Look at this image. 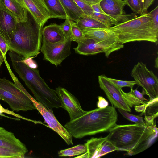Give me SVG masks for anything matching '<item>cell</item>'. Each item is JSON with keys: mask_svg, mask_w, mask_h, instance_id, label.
Listing matches in <instances>:
<instances>
[{"mask_svg": "<svg viewBox=\"0 0 158 158\" xmlns=\"http://www.w3.org/2000/svg\"><path fill=\"white\" fill-rule=\"evenodd\" d=\"M127 5L135 13L140 15L141 9L139 0H126Z\"/></svg>", "mask_w": 158, "mask_h": 158, "instance_id": "obj_35", "label": "cell"}, {"mask_svg": "<svg viewBox=\"0 0 158 158\" xmlns=\"http://www.w3.org/2000/svg\"><path fill=\"white\" fill-rule=\"evenodd\" d=\"M106 137L118 151H126L127 154L134 155L150 147L158 136L156 124H116Z\"/></svg>", "mask_w": 158, "mask_h": 158, "instance_id": "obj_1", "label": "cell"}, {"mask_svg": "<svg viewBox=\"0 0 158 158\" xmlns=\"http://www.w3.org/2000/svg\"><path fill=\"white\" fill-rule=\"evenodd\" d=\"M111 28L116 34L118 42L123 44L140 41L157 43L158 26L155 24L149 13L136 16Z\"/></svg>", "mask_w": 158, "mask_h": 158, "instance_id": "obj_5", "label": "cell"}, {"mask_svg": "<svg viewBox=\"0 0 158 158\" xmlns=\"http://www.w3.org/2000/svg\"><path fill=\"white\" fill-rule=\"evenodd\" d=\"M76 23L81 29L109 27L99 21L85 14Z\"/></svg>", "mask_w": 158, "mask_h": 158, "instance_id": "obj_26", "label": "cell"}, {"mask_svg": "<svg viewBox=\"0 0 158 158\" xmlns=\"http://www.w3.org/2000/svg\"><path fill=\"white\" fill-rule=\"evenodd\" d=\"M91 6L94 12L92 15L88 16L99 21L109 27L119 24L116 20L106 14L102 10L99 3L94 4Z\"/></svg>", "mask_w": 158, "mask_h": 158, "instance_id": "obj_24", "label": "cell"}, {"mask_svg": "<svg viewBox=\"0 0 158 158\" xmlns=\"http://www.w3.org/2000/svg\"><path fill=\"white\" fill-rule=\"evenodd\" d=\"M71 28V41L78 42L85 36L82 30L77 25L76 22L70 19Z\"/></svg>", "mask_w": 158, "mask_h": 158, "instance_id": "obj_29", "label": "cell"}, {"mask_svg": "<svg viewBox=\"0 0 158 158\" xmlns=\"http://www.w3.org/2000/svg\"><path fill=\"white\" fill-rule=\"evenodd\" d=\"M139 1L140 3L142 12L143 7L145 0H139Z\"/></svg>", "mask_w": 158, "mask_h": 158, "instance_id": "obj_45", "label": "cell"}, {"mask_svg": "<svg viewBox=\"0 0 158 158\" xmlns=\"http://www.w3.org/2000/svg\"><path fill=\"white\" fill-rule=\"evenodd\" d=\"M98 100L97 102V106L98 108H105L108 106V102L102 96H98Z\"/></svg>", "mask_w": 158, "mask_h": 158, "instance_id": "obj_38", "label": "cell"}, {"mask_svg": "<svg viewBox=\"0 0 158 158\" xmlns=\"http://www.w3.org/2000/svg\"><path fill=\"white\" fill-rule=\"evenodd\" d=\"M0 116L14 119L17 121H20V119L27 121L32 122L35 123H40L41 122L38 121H34L25 118L22 116L16 114L13 111H10L8 109L4 108L0 103Z\"/></svg>", "mask_w": 158, "mask_h": 158, "instance_id": "obj_28", "label": "cell"}, {"mask_svg": "<svg viewBox=\"0 0 158 158\" xmlns=\"http://www.w3.org/2000/svg\"><path fill=\"white\" fill-rule=\"evenodd\" d=\"M50 14V18L65 19L66 14L59 0H42Z\"/></svg>", "mask_w": 158, "mask_h": 158, "instance_id": "obj_23", "label": "cell"}, {"mask_svg": "<svg viewBox=\"0 0 158 158\" xmlns=\"http://www.w3.org/2000/svg\"><path fill=\"white\" fill-rule=\"evenodd\" d=\"M24 156L18 152L0 147V158H23Z\"/></svg>", "mask_w": 158, "mask_h": 158, "instance_id": "obj_31", "label": "cell"}, {"mask_svg": "<svg viewBox=\"0 0 158 158\" xmlns=\"http://www.w3.org/2000/svg\"><path fill=\"white\" fill-rule=\"evenodd\" d=\"M158 57H157L155 60V67L158 68Z\"/></svg>", "mask_w": 158, "mask_h": 158, "instance_id": "obj_46", "label": "cell"}, {"mask_svg": "<svg viewBox=\"0 0 158 158\" xmlns=\"http://www.w3.org/2000/svg\"><path fill=\"white\" fill-rule=\"evenodd\" d=\"M73 0L85 15H90L92 14L94 11L91 5L86 3L82 0Z\"/></svg>", "mask_w": 158, "mask_h": 158, "instance_id": "obj_34", "label": "cell"}, {"mask_svg": "<svg viewBox=\"0 0 158 158\" xmlns=\"http://www.w3.org/2000/svg\"><path fill=\"white\" fill-rule=\"evenodd\" d=\"M0 147L18 152L24 155L28 150L25 145L14 133L0 127Z\"/></svg>", "mask_w": 158, "mask_h": 158, "instance_id": "obj_16", "label": "cell"}, {"mask_svg": "<svg viewBox=\"0 0 158 158\" xmlns=\"http://www.w3.org/2000/svg\"><path fill=\"white\" fill-rule=\"evenodd\" d=\"M0 5L3 6L18 22L26 19L28 10L17 0H0Z\"/></svg>", "mask_w": 158, "mask_h": 158, "instance_id": "obj_19", "label": "cell"}, {"mask_svg": "<svg viewBox=\"0 0 158 158\" xmlns=\"http://www.w3.org/2000/svg\"><path fill=\"white\" fill-rule=\"evenodd\" d=\"M8 54L13 69L32 92L34 98L48 109L60 108V103L55 90L48 85L39 70L28 66L24 59L15 52L10 51Z\"/></svg>", "mask_w": 158, "mask_h": 158, "instance_id": "obj_3", "label": "cell"}, {"mask_svg": "<svg viewBox=\"0 0 158 158\" xmlns=\"http://www.w3.org/2000/svg\"><path fill=\"white\" fill-rule=\"evenodd\" d=\"M118 110L121 114L128 120L134 122L136 124L143 125L146 124L143 117L131 114L122 109H118Z\"/></svg>", "mask_w": 158, "mask_h": 158, "instance_id": "obj_30", "label": "cell"}, {"mask_svg": "<svg viewBox=\"0 0 158 158\" xmlns=\"http://www.w3.org/2000/svg\"><path fill=\"white\" fill-rule=\"evenodd\" d=\"M108 4L110 5L117 9L123 11V8L126 5V0H103Z\"/></svg>", "mask_w": 158, "mask_h": 158, "instance_id": "obj_36", "label": "cell"}, {"mask_svg": "<svg viewBox=\"0 0 158 158\" xmlns=\"http://www.w3.org/2000/svg\"><path fill=\"white\" fill-rule=\"evenodd\" d=\"M1 116H0V119H1Z\"/></svg>", "mask_w": 158, "mask_h": 158, "instance_id": "obj_47", "label": "cell"}, {"mask_svg": "<svg viewBox=\"0 0 158 158\" xmlns=\"http://www.w3.org/2000/svg\"><path fill=\"white\" fill-rule=\"evenodd\" d=\"M25 93L32 101L36 109L42 115L48 127L57 133L67 144L73 145V136L57 120L53 110L47 108L38 102L27 91Z\"/></svg>", "mask_w": 158, "mask_h": 158, "instance_id": "obj_9", "label": "cell"}, {"mask_svg": "<svg viewBox=\"0 0 158 158\" xmlns=\"http://www.w3.org/2000/svg\"><path fill=\"white\" fill-rule=\"evenodd\" d=\"M121 91L127 105L130 108L144 104L146 102L145 101H148L144 97L146 94L143 89L142 92L139 91L137 89L134 90L133 88L131 89L130 91L128 93L125 92L122 89Z\"/></svg>", "mask_w": 158, "mask_h": 158, "instance_id": "obj_22", "label": "cell"}, {"mask_svg": "<svg viewBox=\"0 0 158 158\" xmlns=\"http://www.w3.org/2000/svg\"><path fill=\"white\" fill-rule=\"evenodd\" d=\"M118 114L113 106L86 111L81 116L70 120L64 126L73 137H84L109 131L116 124Z\"/></svg>", "mask_w": 158, "mask_h": 158, "instance_id": "obj_2", "label": "cell"}, {"mask_svg": "<svg viewBox=\"0 0 158 158\" xmlns=\"http://www.w3.org/2000/svg\"><path fill=\"white\" fill-rule=\"evenodd\" d=\"M158 113L148 116H145L144 120L146 124L148 125H153L155 123V119L158 116Z\"/></svg>", "mask_w": 158, "mask_h": 158, "instance_id": "obj_40", "label": "cell"}, {"mask_svg": "<svg viewBox=\"0 0 158 158\" xmlns=\"http://www.w3.org/2000/svg\"><path fill=\"white\" fill-rule=\"evenodd\" d=\"M17 0L27 9L42 27L50 18L48 10L41 0Z\"/></svg>", "mask_w": 158, "mask_h": 158, "instance_id": "obj_15", "label": "cell"}, {"mask_svg": "<svg viewBox=\"0 0 158 158\" xmlns=\"http://www.w3.org/2000/svg\"><path fill=\"white\" fill-rule=\"evenodd\" d=\"M77 43V46L74 49L76 52L81 55L88 56L104 53L105 56L108 58L113 52L93 39L85 36Z\"/></svg>", "mask_w": 158, "mask_h": 158, "instance_id": "obj_14", "label": "cell"}, {"mask_svg": "<svg viewBox=\"0 0 158 158\" xmlns=\"http://www.w3.org/2000/svg\"><path fill=\"white\" fill-rule=\"evenodd\" d=\"M102 10L106 14L116 20L119 23L136 17L134 13L126 14L124 11H121L109 5L102 0L99 3Z\"/></svg>", "mask_w": 158, "mask_h": 158, "instance_id": "obj_20", "label": "cell"}, {"mask_svg": "<svg viewBox=\"0 0 158 158\" xmlns=\"http://www.w3.org/2000/svg\"><path fill=\"white\" fill-rule=\"evenodd\" d=\"M81 29L85 36L93 39L100 44L110 48L113 52L124 47L123 44L118 42L116 34L111 27Z\"/></svg>", "mask_w": 158, "mask_h": 158, "instance_id": "obj_10", "label": "cell"}, {"mask_svg": "<svg viewBox=\"0 0 158 158\" xmlns=\"http://www.w3.org/2000/svg\"><path fill=\"white\" fill-rule=\"evenodd\" d=\"M71 42L66 40L52 44L42 41L40 49L44 59L57 66L71 54Z\"/></svg>", "mask_w": 158, "mask_h": 158, "instance_id": "obj_8", "label": "cell"}, {"mask_svg": "<svg viewBox=\"0 0 158 158\" xmlns=\"http://www.w3.org/2000/svg\"><path fill=\"white\" fill-rule=\"evenodd\" d=\"M42 41L48 43H56L66 40L60 25L51 24L45 27L42 30Z\"/></svg>", "mask_w": 158, "mask_h": 158, "instance_id": "obj_18", "label": "cell"}, {"mask_svg": "<svg viewBox=\"0 0 158 158\" xmlns=\"http://www.w3.org/2000/svg\"><path fill=\"white\" fill-rule=\"evenodd\" d=\"M149 13L151 15L155 24L158 26V6Z\"/></svg>", "mask_w": 158, "mask_h": 158, "instance_id": "obj_39", "label": "cell"}, {"mask_svg": "<svg viewBox=\"0 0 158 158\" xmlns=\"http://www.w3.org/2000/svg\"><path fill=\"white\" fill-rule=\"evenodd\" d=\"M0 99L17 112L36 109L33 102L15 83L5 78H0Z\"/></svg>", "mask_w": 158, "mask_h": 158, "instance_id": "obj_6", "label": "cell"}, {"mask_svg": "<svg viewBox=\"0 0 158 158\" xmlns=\"http://www.w3.org/2000/svg\"><path fill=\"white\" fill-rule=\"evenodd\" d=\"M99 87L105 92L112 105L115 108L122 109L127 112L131 111L123 97L121 89L110 81L104 75L98 76Z\"/></svg>", "mask_w": 158, "mask_h": 158, "instance_id": "obj_11", "label": "cell"}, {"mask_svg": "<svg viewBox=\"0 0 158 158\" xmlns=\"http://www.w3.org/2000/svg\"><path fill=\"white\" fill-rule=\"evenodd\" d=\"M154 0H145L143 7L140 15L147 13V10L153 3Z\"/></svg>", "mask_w": 158, "mask_h": 158, "instance_id": "obj_42", "label": "cell"}, {"mask_svg": "<svg viewBox=\"0 0 158 158\" xmlns=\"http://www.w3.org/2000/svg\"><path fill=\"white\" fill-rule=\"evenodd\" d=\"M87 151V147L85 143L60 150L58 152V154L59 157L72 156L81 155L86 152Z\"/></svg>", "mask_w": 158, "mask_h": 158, "instance_id": "obj_27", "label": "cell"}, {"mask_svg": "<svg viewBox=\"0 0 158 158\" xmlns=\"http://www.w3.org/2000/svg\"><path fill=\"white\" fill-rule=\"evenodd\" d=\"M32 58L30 57L26 59H24V60L28 66L33 69H36L38 67V65L32 59Z\"/></svg>", "mask_w": 158, "mask_h": 158, "instance_id": "obj_41", "label": "cell"}, {"mask_svg": "<svg viewBox=\"0 0 158 158\" xmlns=\"http://www.w3.org/2000/svg\"><path fill=\"white\" fill-rule=\"evenodd\" d=\"M55 90L60 102V107L68 112L70 120L76 119L85 113L86 111L82 109L78 99L66 89L58 87Z\"/></svg>", "mask_w": 158, "mask_h": 158, "instance_id": "obj_13", "label": "cell"}, {"mask_svg": "<svg viewBox=\"0 0 158 158\" xmlns=\"http://www.w3.org/2000/svg\"><path fill=\"white\" fill-rule=\"evenodd\" d=\"M139 86L142 87L149 100L158 98V79L153 72L149 70L142 62L135 65L131 73Z\"/></svg>", "mask_w": 158, "mask_h": 158, "instance_id": "obj_7", "label": "cell"}, {"mask_svg": "<svg viewBox=\"0 0 158 158\" xmlns=\"http://www.w3.org/2000/svg\"><path fill=\"white\" fill-rule=\"evenodd\" d=\"M18 21L2 5H0V34L7 41L11 38Z\"/></svg>", "mask_w": 158, "mask_h": 158, "instance_id": "obj_17", "label": "cell"}, {"mask_svg": "<svg viewBox=\"0 0 158 158\" xmlns=\"http://www.w3.org/2000/svg\"><path fill=\"white\" fill-rule=\"evenodd\" d=\"M67 16L77 22L85 14L73 0H59Z\"/></svg>", "mask_w": 158, "mask_h": 158, "instance_id": "obj_21", "label": "cell"}, {"mask_svg": "<svg viewBox=\"0 0 158 158\" xmlns=\"http://www.w3.org/2000/svg\"><path fill=\"white\" fill-rule=\"evenodd\" d=\"M60 25L65 39L71 40L72 32L70 19L67 17L65 19L64 22Z\"/></svg>", "mask_w": 158, "mask_h": 158, "instance_id": "obj_33", "label": "cell"}, {"mask_svg": "<svg viewBox=\"0 0 158 158\" xmlns=\"http://www.w3.org/2000/svg\"><path fill=\"white\" fill-rule=\"evenodd\" d=\"M84 2L89 4L92 5L94 4L99 3L102 0H82Z\"/></svg>", "mask_w": 158, "mask_h": 158, "instance_id": "obj_43", "label": "cell"}, {"mask_svg": "<svg viewBox=\"0 0 158 158\" xmlns=\"http://www.w3.org/2000/svg\"><path fill=\"white\" fill-rule=\"evenodd\" d=\"M108 80L114 84L120 89H122L123 87H128L131 89L133 88L135 84H137V82L135 81H128L118 80L108 77Z\"/></svg>", "mask_w": 158, "mask_h": 158, "instance_id": "obj_32", "label": "cell"}, {"mask_svg": "<svg viewBox=\"0 0 158 158\" xmlns=\"http://www.w3.org/2000/svg\"><path fill=\"white\" fill-rule=\"evenodd\" d=\"M42 27L28 10L26 19L18 22L11 38L7 41L9 51L24 59L37 55L41 48Z\"/></svg>", "mask_w": 158, "mask_h": 158, "instance_id": "obj_4", "label": "cell"}, {"mask_svg": "<svg viewBox=\"0 0 158 158\" xmlns=\"http://www.w3.org/2000/svg\"><path fill=\"white\" fill-rule=\"evenodd\" d=\"M158 98L149 100L144 104L134 106L136 111L148 116L158 113Z\"/></svg>", "mask_w": 158, "mask_h": 158, "instance_id": "obj_25", "label": "cell"}, {"mask_svg": "<svg viewBox=\"0 0 158 158\" xmlns=\"http://www.w3.org/2000/svg\"><path fill=\"white\" fill-rule=\"evenodd\" d=\"M0 49L3 56L6 57V55L9 51L8 46L6 40L0 34Z\"/></svg>", "mask_w": 158, "mask_h": 158, "instance_id": "obj_37", "label": "cell"}, {"mask_svg": "<svg viewBox=\"0 0 158 158\" xmlns=\"http://www.w3.org/2000/svg\"><path fill=\"white\" fill-rule=\"evenodd\" d=\"M41 1H42V0H41ZM43 2V1H42Z\"/></svg>", "mask_w": 158, "mask_h": 158, "instance_id": "obj_48", "label": "cell"}, {"mask_svg": "<svg viewBox=\"0 0 158 158\" xmlns=\"http://www.w3.org/2000/svg\"><path fill=\"white\" fill-rule=\"evenodd\" d=\"M6 58V57H4L3 56V54L0 49V67L2 63L4 62L5 59Z\"/></svg>", "mask_w": 158, "mask_h": 158, "instance_id": "obj_44", "label": "cell"}, {"mask_svg": "<svg viewBox=\"0 0 158 158\" xmlns=\"http://www.w3.org/2000/svg\"><path fill=\"white\" fill-rule=\"evenodd\" d=\"M87 152L76 158H100L111 152L118 151L117 148L105 137L91 138L85 143Z\"/></svg>", "mask_w": 158, "mask_h": 158, "instance_id": "obj_12", "label": "cell"}]
</instances>
